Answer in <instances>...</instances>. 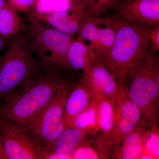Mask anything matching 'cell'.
I'll use <instances>...</instances> for the list:
<instances>
[{"label":"cell","mask_w":159,"mask_h":159,"mask_svg":"<svg viewBox=\"0 0 159 159\" xmlns=\"http://www.w3.org/2000/svg\"><path fill=\"white\" fill-rule=\"evenodd\" d=\"M65 70L43 65L0 103V119L22 126L27 125L70 80L62 73Z\"/></svg>","instance_id":"1"},{"label":"cell","mask_w":159,"mask_h":159,"mask_svg":"<svg viewBox=\"0 0 159 159\" xmlns=\"http://www.w3.org/2000/svg\"><path fill=\"white\" fill-rule=\"evenodd\" d=\"M0 141L6 159H44L46 155L24 126L1 119Z\"/></svg>","instance_id":"7"},{"label":"cell","mask_w":159,"mask_h":159,"mask_svg":"<svg viewBox=\"0 0 159 159\" xmlns=\"http://www.w3.org/2000/svg\"><path fill=\"white\" fill-rule=\"evenodd\" d=\"M22 28L18 11L7 2L0 11V35L6 39L14 37Z\"/></svg>","instance_id":"18"},{"label":"cell","mask_w":159,"mask_h":159,"mask_svg":"<svg viewBox=\"0 0 159 159\" xmlns=\"http://www.w3.org/2000/svg\"><path fill=\"white\" fill-rule=\"evenodd\" d=\"M76 82L70 80L64 84L52 100L24 126L46 154L54 141L66 129L63 113L67 98Z\"/></svg>","instance_id":"6"},{"label":"cell","mask_w":159,"mask_h":159,"mask_svg":"<svg viewBox=\"0 0 159 159\" xmlns=\"http://www.w3.org/2000/svg\"><path fill=\"white\" fill-rule=\"evenodd\" d=\"M99 155L86 137L77 146L72 155V159H98Z\"/></svg>","instance_id":"23"},{"label":"cell","mask_w":159,"mask_h":159,"mask_svg":"<svg viewBox=\"0 0 159 159\" xmlns=\"http://www.w3.org/2000/svg\"><path fill=\"white\" fill-rule=\"evenodd\" d=\"M74 0H36L34 7L31 10L40 13L70 9Z\"/></svg>","instance_id":"20"},{"label":"cell","mask_w":159,"mask_h":159,"mask_svg":"<svg viewBox=\"0 0 159 159\" xmlns=\"http://www.w3.org/2000/svg\"><path fill=\"white\" fill-rule=\"evenodd\" d=\"M110 9L127 19L152 26L159 25V0H119Z\"/></svg>","instance_id":"12"},{"label":"cell","mask_w":159,"mask_h":159,"mask_svg":"<svg viewBox=\"0 0 159 159\" xmlns=\"http://www.w3.org/2000/svg\"><path fill=\"white\" fill-rule=\"evenodd\" d=\"M26 16L27 25L24 34L35 58L46 66L69 70L68 51L74 34L48 28L29 15Z\"/></svg>","instance_id":"4"},{"label":"cell","mask_w":159,"mask_h":159,"mask_svg":"<svg viewBox=\"0 0 159 159\" xmlns=\"http://www.w3.org/2000/svg\"><path fill=\"white\" fill-rule=\"evenodd\" d=\"M148 129L141 119L134 129L114 149L111 158L139 159L144 151V138Z\"/></svg>","instance_id":"14"},{"label":"cell","mask_w":159,"mask_h":159,"mask_svg":"<svg viewBox=\"0 0 159 159\" xmlns=\"http://www.w3.org/2000/svg\"><path fill=\"white\" fill-rule=\"evenodd\" d=\"M93 98L92 92L80 80L76 82L67 98L63 113L66 129L71 127L75 118Z\"/></svg>","instance_id":"13"},{"label":"cell","mask_w":159,"mask_h":159,"mask_svg":"<svg viewBox=\"0 0 159 159\" xmlns=\"http://www.w3.org/2000/svg\"><path fill=\"white\" fill-rule=\"evenodd\" d=\"M42 66L30 51L24 33L16 35L0 57V103Z\"/></svg>","instance_id":"5"},{"label":"cell","mask_w":159,"mask_h":159,"mask_svg":"<svg viewBox=\"0 0 159 159\" xmlns=\"http://www.w3.org/2000/svg\"><path fill=\"white\" fill-rule=\"evenodd\" d=\"M7 2V0H0V11Z\"/></svg>","instance_id":"28"},{"label":"cell","mask_w":159,"mask_h":159,"mask_svg":"<svg viewBox=\"0 0 159 159\" xmlns=\"http://www.w3.org/2000/svg\"><path fill=\"white\" fill-rule=\"evenodd\" d=\"M93 55L84 39L78 35L74 38L69 47L67 53L68 66L69 70H83Z\"/></svg>","instance_id":"16"},{"label":"cell","mask_w":159,"mask_h":159,"mask_svg":"<svg viewBox=\"0 0 159 159\" xmlns=\"http://www.w3.org/2000/svg\"><path fill=\"white\" fill-rule=\"evenodd\" d=\"M141 118V111L128 97L126 91L116 101L113 126L109 136L113 150L134 129Z\"/></svg>","instance_id":"10"},{"label":"cell","mask_w":159,"mask_h":159,"mask_svg":"<svg viewBox=\"0 0 159 159\" xmlns=\"http://www.w3.org/2000/svg\"><path fill=\"white\" fill-rule=\"evenodd\" d=\"M156 53L148 47L145 58L131 74L126 85L128 97L139 107L141 119L148 128L159 124V84L153 72L159 61Z\"/></svg>","instance_id":"3"},{"label":"cell","mask_w":159,"mask_h":159,"mask_svg":"<svg viewBox=\"0 0 159 159\" xmlns=\"http://www.w3.org/2000/svg\"><path fill=\"white\" fill-rule=\"evenodd\" d=\"M119 0H79L85 16H99Z\"/></svg>","instance_id":"21"},{"label":"cell","mask_w":159,"mask_h":159,"mask_svg":"<svg viewBox=\"0 0 159 159\" xmlns=\"http://www.w3.org/2000/svg\"><path fill=\"white\" fill-rule=\"evenodd\" d=\"M44 159H72V157L68 155L51 152L46 154Z\"/></svg>","instance_id":"26"},{"label":"cell","mask_w":159,"mask_h":159,"mask_svg":"<svg viewBox=\"0 0 159 159\" xmlns=\"http://www.w3.org/2000/svg\"><path fill=\"white\" fill-rule=\"evenodd\" d=\"M82 70L80 80L96 99L108 98L116 100L126 92V87L114 78L103 60L95 55L90 57Z\"/></svg>","instance_id":"8"},{"label":"cell","mask_w":159,"mask_h":159,"mask_svg":"<svg viewBox=\"0 0 159 159\" xmlns=\"http://www.w3.org/2000/svg\"><path fill=\"white\" fill-rule=\"evenodd\" d=\"M97 99L94 97L88 106L74 119L71 127L82 130L88 135L98 133L97 124Z\"/></svg>","instance_id":"19"},{"label":"cell","mask_w":159,"mask_h":159,"mask_svg":"<svg viewBox=\"0 0 159 159\" xmlns=\"http://www.w3.org/2000/svg\"><path fill=\"white\" fill-rule=\"evenodd\" d=\"M77 33L89 41L88 45L93 54L102 60L109 52L116 34L111 17L99 16H85Z\"/></svg>","instance_id":"9"},{"label":"cell","mask_w":159,"mask_h":159,"mask_svg":"<svg viewBox=\"0 0 159 159\" xmlns=\"http://www.w3.org/2000/svg\"><path fill=\"white\" fill-rule=\"evenodd\" d=\"M87 136L85 133L75 127L66 129L54 141L47 154L56 152L72 157L80 143Z\"/></svg>","instance_id":"15"},{"label":"cell","mask_w":159,"mask_h":159,"mask_svg":"<svg viewBox=\"0 0 159 159\" xmlns=\"http://www.w3.org/2000/svg\"><path fill=\"white\" fill-rule=\"evenodd\" d=\"M149 44L154 51L157 52L159 50V25L154 27L149 36Z\"/></svg>","instance_id":"25"},{"label":"cell","mask_w":159,"mask_h":159,"mask_svg":"<svg viewBox=\"0 0 159 159\" xmlns=\"http://www.w3.org/2000/svg\"><path fill=\"white\" fill-rule=\"evenodd\" d=\"M143 152L149 154L154 159L159 158V126L154 125L148 128L145 134Z\"/></svg>","instance_id":"22"},{"label":"cell","mask_w":159,"mask_h":159,"mask_svg":"<svg viewBox=\"0 0 159 159\" xmlns=\"http://www.w3.org/2000/svg\"><path fill=\"white\" fill-rule=\"evenodd\" d=\"M97 99V124L98 133L109 138L113 126L116 100L108 98Z\"/></svg>","instance_id":"17"},{"label":"cell","mask_w":159,"mask_h":159,"mask_svg":"<svg viewBox=\"0 0 159 159\" xmlns=\"http://www.w3.org/2000/svg\"><path fill=\"white\" fill-rule=\"evenodd\" d=\"M6 43V39L4 38L0 35V51L5 47Z\"/></svg>","instance_id":"27"},{"label":"cell","mask_w":159,"mask_h":159,"mask_svg":"<svg viewBox=\"0 0 159 159\" xmlns=\"http://www.w3.org/2000/svg\"><path fill=\"white\" fill-rule=\"evenodd\" d=\"M36 0H7V2L18 12L27 13L33 9Z\"/></svg>","instance_id":"24"},{"label":"cell","mask_w":159,"mask_h":159,"mask_svg":"<svg viewBox=\"0 0 159 159\" xmlns=\"http://www.w3.org/2000/svg\"><path fill=\"white\" fill-rule=\"evenodd\" d=\"M26 13L40 22L47 23L54 29L68 34L77 33L85 16L79 0H74L73 7L69 10L47 13L30 10Z\"/></svg>","instance_id":"11"},{"label":"cell","mask_w":159,"mask_h":159,"mask_svg":"<svg viewBox=\"0 0 159 159\" xmlns=\"http://www.w3.org/2000/svg\"><path fill=\"white\" fill-rule=\"evenodd\" d=\"M111 23L116 32L115 39L103 61L114 78L126 86L131 74L145 58L150 33L155 26L117 14L111 16Z\"/></svg>","instance_id":"2"}]
</instances>
